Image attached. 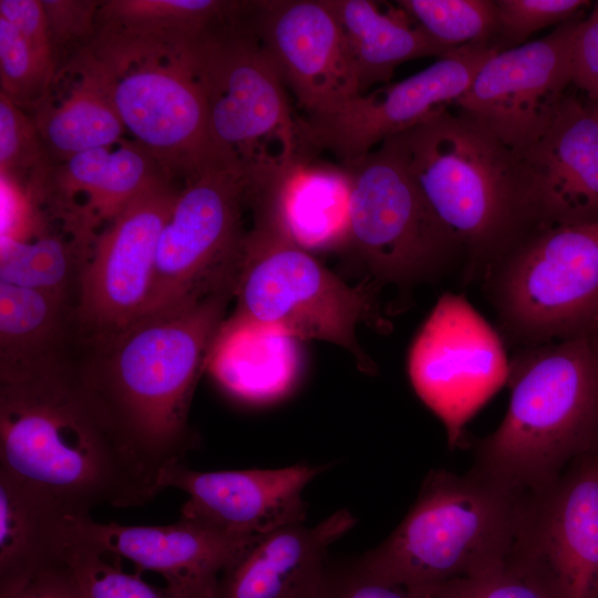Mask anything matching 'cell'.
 I'll list each match as a JSON object with an SVG mask.
<instances>
[{
	"mask_svg": "<svg viewBox=\"0 0 598 598\" xmlns=\"http://www.w3.org/2000/svg\"><path fill=\"white\" fill-rule=\"evenodd\" d=\"M0 468L81 516L143 505L159 492L82 373L64 367L1 381Z\"/></svg>",
	"mask_w": 598,
	"mask_h": 598,
	"instance_id": "1",
	"label": "cell"
},
{
	"mask_svg": "<svg viewBox=\"0 0 598 598\" xmlns=\"http://www.w3.org/2000/svg\"><path fill=\"white\" fill-rule=\"evenodd\" d=\"M235 286L138 318L99 341L105 362L81 371L156 484L196 443L188 425L190 402Z\"/></svg>",
	"mask_w": 598,
	"mask_h": 598,
	"instance_id": "2",
	"label": "cell"
},
{
	"mask_svg": "<svg viewBox=\"0 0 598 598\" xmlns=\"http://www.w3.org/2000/svg\"><path fill=\"white\" fill-rule=\"evenodd\" d=\"M385 142L460 243L466 280L542 228L524 159L464 111L445 109Z\"/></svg>",
	"mask_w": 598,
	"mask_h": 598,
	"instance_id": "3",
	"label": "cell"
},
{
	"mask_svg": "<svg viewBox=\"0 0 598 598\" xmlns=\"http://www.w3.org/2000/svg\"><path fill=\"white\" fill-rule=\"evenodd\" d=\"M522 351L509 361L505 416L477 443L474 468L528 495L598 452V337Z\"/></svg>",
	"mask_w": 598,
	"mask_h": 598,
	"instance_id": "4",
	"label": "cell"
},
{
	"mask_svg": "<svg viewBox=\"0 0 598 598\" xmlns=\"http://www.w3.org/2000/svg\"><path fill=\"white\" fill-rule=\"evenodd\" d=\"M524 496L475 468L431 471L399 526L352 567L406 589L491 569L508 558Z\"/></svg>",
	"mask_w": 598,
	"mask_h": 598,
	"instance_id": "5",
	"label": "cell"
},
{
	"mask_svg": "<svg viewBox=\"0 0 598 598\" xmlns=\"http://www.w3.org/2000/svg\"><path fill=\"white\" fill-rule=\"evenodd\" d=\"M203 90L216 155L265 182L301 152L282 76L257 33L252 2H237L184 45Z\"/></svg>",
	"mask_w": 598,
	"mask_h": 598,
	"instance_id": "6",
	"label": "cell"
},
{
	"mask_svg": "<svg viewBox=\"0 0 598 598\" xmlns=\"http://www.w3.org/2000/svg\"><path fill=\"white\" fill-rule=\"evenodd\" d=\"M184 45L99 32L80 52L76 66L162 167L189 175L220 158L210 143L206 100Z\"/></svg>",
	"mask_w": 598,
	"mask_h": 598,
	"instance_id": "7",
	"label": "cell"
},
{
	"mask_svg": "<svg viewBox=\"0 0 598 598\" xmlns=\"http://www.w3.org/2000/svg\"><path fill=\"white\" fill-rule=\"evenodd\" d=\"M483 280L512 342L528 348L598 337V224L542 227Z\"/></svg>",
	"mask_w": 598,
	"mask_h": 598,
	"instance_id": "8",
	"label": "cell"
},
{
	"mask_svg": "<svg viewBox=\"0 0 598 598\" xmlns=\"http://www.w3.org/2000/svg\"><path fill=\"white\" fill-rule=\"evenodd\" d=\"M234 297V315L300 341L338 344L352 353L361 370H374L355 336L357 326L374 317L373 297L347 285L262 220L254 218L245 235Z\"/></svg>",
	"mask_w": 598,
	"mask_h": 598,
	"instance_id": "9",
	"label": "cell"
},
{
	"mask_svg": "<svg viewBox=\"0 0 598 598\" xmlns=\"http://www.w3.org/2000/svg\"><path fill=\"white\" fill-rule=\"evenodd\" d=\"M187 178L158 239L143 316L193 303L238 277L246 235L241 214L251 205L252 178L219 159Z\"/></svg>",
	"mask_w": 598,
	"mask_h": 598,
	"instance_id": "10",
	"label": "cell"
},
{
	"mask_svg": "<svg viewBox=\"0 0 598 598\" xmlns=\"http://www.w3.org/2000/svg\"><path fill=\"white\" fill-rule=\"evenodd\" d=\"M342 165L352 182L348 249L378 280L410 285L464 262L460 243L388 142Z\"/></svg>",
	"mask_w": 598,
	"mask_h": 598,
	"instance_id": "11",
	"label": "cell"
},
{
	"mask_svg": "<svg viewBox=\"0 0 598 598\" xmlns=\"http://www.w3.org/2000/svg\"><path fill=\"white\" fill-rule=\"evenodd\" d=\"M411 384L454 445L466 421L509 374L504 342L462 295L441 296L408 355Z\"/></svg>",
	"mask_w": 598,
	"mask_h": 598,
	"instance_id": "12",
	"label": "cell"
},
{
	"mask_svg": "<svg viewBox=\"0 0 598 598\" xmlns=\"http://www.w3.org/2000/svg\"><path fill=\"white\" fill-rule=\"evenodd\" d=\"M506 563L550 598H598V452L524 496Z\"/></svg>",
	"mask_w": 598,
	"mask_h": 598,
	"instance_id": "13",
	"label": "cell"
},
{
	"mask_svg": "<svg viewBox=\"0 0 598 598\" xmlns=\"http://www.w3.org/2000/svg\"><path fill=\"white\" fill-rule=\"evenodd\" d=\"M496 52L487 44L455 48L426 69L358 95L331 113L298 118L302 148L330 153L340 164L359 158L448 109Z\"/></svg>",
	"mask_w": 598,
	"mask_h": 598,
	"instance_id": "14",
	"label": "cell"
},
{
	"mask_svg": "<svg viewBox=\"0 0 598 598\" xmlns=\"http://www.w3.org/2000/svg\"><path fill=\"white\" fill-rule=\"evenodd\" d=\"M177 193L157 178L94 239L79 276L76 317L95 342L126 329L148 302L157 244Z\"/></svg>",
	"mask_w": 598,
	"mask_h": 598,
	"instance_id": "15",
	"label": "cell"
},
{
	"mask_svg": "<svg viewBox=\"0 0 598 598\" xmlns=\"http://www.w3.org/2000/svg\"><path fill=\"white\" fill-rule=\"evenodd\" d=\"M580 19L494 53L454 105L522 155L547 131L573 84V44Z\"/></svg>",
	"mask_w": 598,
	"mask_h": 598,
	"instance_id": "16",
	"label": "cell"
},
{
	"mask_svg": "<svg viewBox=\"0 0 598 598\" xmlns=\"http://www.w3.org/2000/svg\"><path fill=\"white\" fill-rule=\"evenodd\" d=\"M255 28L307 115L360 95L341 25L326 0L254 1Z\"/></svg>",
	"mask_w": 598,
	"mask_h": 598,
	"instance_id": "17",
	"label": "cell"
},
{
	"mask_svg": "<svg viewBox=\"0 0 598 598\" xmlns=\"http://www.w3.org/2000/svg\"><path fill=\"white\" fill-rule=\"evenodd\" d=\"M326 465L295 464L280 468L200 472L178 462L158 477L159 491L177 488L188 498L181 517L227 534L259 538L301 524L307 506L306 486Z\"/></svg>",
	"mask_w": 598,
	"mask_h": 598,
	"instance_id": "18",
	"label": "cell"
},
{
	"mask_svg": "<svg viewBox=\"0 0 598 598\" xmlns=\"http://www.w3.org/2000/svg\"><path fill=\"white\" fill-rule=\"evenodd\" d=\"M75 536L103 554L159 575L184 598H215L220 576L258 539L183 517L164 526H127L83 516Z\"/></svg>",
	"mask_w": 598,
	"mask_h": 598,
	"instance_id": "19",
	"label": "cell"
},
{
	"mask_svg": "<svg viewBox=\"0 0 598 598\" xmlns=\"http://www.w3.org/2000/svg\"><path fill=\"white\" fill-rule=\"evenodd\" d=\"M522 158L540 227L598 224V114L567 94Z\"/></svg>",
	"mask_w": 598,
	"mask_h": 598,
	"instance_id": "20",
	"label": "cell"
},
{
	"mask_svg": "<svg viewBox=\"0 0 598 598\" xmlns=\"http://www.w3.org/2000/svg\"><path fill=\"white\" fill-rule=\"evenodd\" d=\"M352 182L342 164L300 152L276 176L256 186L254 218L274 227L287 240L311 252L348 248Z\"/></svg>",
	"mask_w": 598,
	"mask_h": 598,
	"instance_id": "21",
	"label": "cell"
},
{
	"mask_svg": "<svg viewBox=\"0 0 598 598\" xmlns=\"http://www.w3.org/2000/svg\"><path fill=\"white\" fill-rule=\"evenodd\" d=\"M355 523L340 509L315 526L295 524L258 538L220 576L215 598H322L328 549Z\"/></svg>",
	"mask_w": 598,
	"mask_h": 598,
	"instance_id": "22",
	"label": "cell"
},
{
	"mask_svg": "<svg viewBox=\"0 0 598 598\" xmlns=\"http://www.w3.org/2000/svg\"><path fill=\"white\" fill-rule=\"evenodd\" d=\"M299 342L280 329L233 315L215 334L205 367L234 396L250 403L274 402L298 381Z\"/></svg>",
	"mask_w": 598,
	"mask_h": 598,
	"instance_id": "23",
	"label": "cell"
},
{
	"mask_svg": "<svg viewBox=\"0 0 598 598\" xmlns=\"http://www.w3.org/2000/svg\"><path fill=\"white\" fill-rule=\"evenodd\" d=\"M80 517L49 491L0 468V586L64 563Z\"/></svg>",
	"mask_w": 598,
	"mask_h": 598,
	"instance_id": "24",
	"label": "cell"
},
{
	"mask_svg": "<svg viewBox=\"0 0 598 598\" xmlns=\"http://www.w3.org/2000/svg\"><path fill=\"white\" fill-rule=\"evenodd\" d=\"M326 1L343 31L360 95L386 83L405 61L440 59L453 50L433 40L398 4L383 11L369 0Z\"/></svg>",
	"mask_w": 598,
	"mask_h": 598,
	"instance_id": "25",
	"label": "cell"
},
{
	"mask_svg": "<svg viewBox=\"0 0 598 598\" xmlns=\"http://www.w3.org/2000/svg\"><path fill=\"white\" fill-rule=\"evenodd\" d=\"M65 296L0 280L1 381L62 367L54 362Z\"/></svg>",
	"mask_w": 598,
	"mask_h": 598,
	"instance_id": "26",
	"label": "cell"
},
{
	"mask_svg": "<svg viewBox=\"0 0 598 598\" xmlns=\"http://www.w3.org/2000/svg\"><path fill=\"white\" fill-rule=\"evenodd\" d=\"M155 158L142 146L121 141L120 146L101 147L66 159L58 174L65 195H86V223L111 221L143 189L159 178Z\"/></svg>",
	"mask_w": 598,
	"mask_h": 598,
	"instance_id": "27",
	"label": "cell"
},
{
	"mask_svg": "<svg viewBox=\"0 0 598 598\" xmlns=\"http://www.w3.org/2000/svg\"><path fill=\"white\" fill-rule=\"evenodd\" d=\"M61 97L47 96L35 110V126L49 151L65 162L86 151L111 147L125 130L117 113L83 74Z\"/></svg>",
	"mask_w": 598,
	"mask_h": 598,
	"instance_id": "28",
	"label": "cell"
},
{
	"mask_svg": "<svg viewBox=\"0 0 598 598\" xmlns=\"http://www.w3.org/2000/svg\"><path fill=\"white\" fill-rule=\"evenodd\" d=\"M236 2L112 0L100 4L99 32L166 45H184L227 14Z\"/></svg>",
	"mask_w": 598,
	"mask_h": 598,
	"instance_id": "29",
	"label": "cell"
},
{
	"mask_svg": "<svg viewBox=\"0 0 598 598\" xmlns=\"http://www.w3.org/2000/svg\"><path fill=\"white\" fill-rule=\"evenodd\" d=\"M396 4L446 48L487 44L497 51L499 19L495 0H399Z\"/></svg>",
	"mask_w": 598,
	"mask_h": 598,
	"instance_id": "30",
	"label": "cell"
},
{
	"mask_svg": "<svg viewBox=\"0 0 598 598\" xmlns=\"http://www.w3.org/2000/svg\"><path fill=\"white\" fill-rule=\"evenodd\" d=\"M69 252L70 249L53 237L28 243L1 236L0 280L65 296L72 269L75 265L82 269L75 259L84 265L82 257Z\"/></svg>",
	"mask_w": 598,
	"mask_h": 598,
	"instance_id": "31",
	"label": "cell"
},
{
	"mask_svg": "<svg viewBox=\"0 0 598 598\" xmlns=\"http://www.w3.org/2000/svg\"><path fill=\"white\" fill-rule=\"evenodd\" d=\"M55 66L52 58L38 51L0 17L1 93L20 109L35 111L51 91Z\"/></svg>",
	"mask_w": 598,
	"mask_h": 598,
	"instance_id": "32",
	"label": "cell"
},
{
	"mask_svg": "<svg viewBox=\"0 0 598 598\" xmlns=\"http://www.w3.org/2000/svg\"><path fill=\"white\" fill-rule=\"evenodd\" d=\"M80 598H184L168 587L154 586L125 571L110 556L81 543L76 536L65 554Z\"/></svg>",
	"mask_w": 598,
	"mask_h": 598,
	"instance_id": "33",
	"label": "cell"
},
{
	"mask_svg": "<svg viewBox=\"0 0 598 598\" xmlns=\"http://www.w3.org/2000/svg\"><path fill=\"white\" fill-rule=\"evenodd\" d=\"M495 3L499 19L497 52L524 44L536 31L574 19L590 4L584 0H495Z\"/></svg>",
	"mask_w": 598,
	"mask_h": 598,
	"instance_id": "34",
	"label": "cell"
},
{
	"mask_svg": "<svg viewBox=\"0 0 598 598\" xmlns=\"http://www.w3.org/2000/svg\"><path fill=\"white\" fill-rule=\"evenodd\" d=\"M412 590L422 598H550L506 561L475 575Z\"/></svg>",
	"mask_w": 598,
	"mask_h": 598,
	"instance_id": "35",
	"label": "cell"
},
{
	"mask_svg": "<svg viewBox=\"0 0 598 598\" xmlns=\"http://www.w3.org/2000/svg\"><path fill=\"white\" fill-rule=\"evenodd\" d=\"M41 142L34 121L0 93L1 175L12 178L35 169L42 161Z\"/></svg>",
	"mask_w": 598,
	"mask_h": 598,
	"instance_id": "36",
	"label": "cell"
},
{
	"mask_svg": "<svg viewBox=\"0 0 598 598\" xmlns=\"http://www.w3.org/2000/svg\"><path fill=\"white\" fill-rule=\"evenodd\" d=\"M53 55L56 47L93 40L100 4L95 1H42ZM55 61V60H54Z\"/></svg>",
	"mask_w": 598,
	"mask_h": 598,
	"instance_id": "37",
	"label": "cell"
},
{
	"mask_svg": "<svg viewBox=\"0 0 598 598\" xmlns=\"http://www.w3.org/2000/svg\"><path fill=\"white\" fill-rule=\"evenodd\" d=\"M573 85L598 102V3L579 21L573 44Z\"/></svg>",
	"mask_w": 598,
	"mask_h": 598,
	"instance_id": "38",
	"label": "cell"
},
{
	"mask_svg": "<svg viewBox=\"0 0 598 598\" xmlns=\"http://www.w3.org/2000/svg\"><path fill=\"white\" fill-rule=\"evenodd\" d=\"M0 598H80V594L73 573L64 561L0 586Z\"/></svg>",
	"mask_w": 598,
	"mask_h": 598,
	"instance_id": "39",
	"label": "cell"
},
{
	"mask_svg": "<svg viewBox=\"0 0 598 598\" xmlns=\"http://www.w3.org/2000/svg\"><path fill=\"white\" fill-rule=\"evenodd\" d=\"M0 17L10 22L38 51L54 60L42 1L1 0Z\"/></svg>",
	"mask_w": 598,
	"mask_h": 598,
	"instance_id": "40",
	"label": "cell"
},
{
	"mask_svg": "<svg viewBox=\"0 0 598 598\" xmlns=\"http://www.w3.org/2000/svg\"><path fill=\"white\" fill-rule=\"evenodd\" d=\"M322 598H422L412 589L391 586L371 579L353 567L344 571L329 574Z\"/></svg>",
	"mask_w": 598,
	"mask_h": 598,
	"instance_id": "41",
	"label": "cell"
},
{
	"mask_svg": "<svg viewBox=\"0 0 598 598\" xmlns=\"http://www.w3.org/2000/svg\"><path fill=\"white\" fill-rule=\"evenodd\" d=\"M588 104H589V105L592 107V110L598 114V102H596V103H588Z\"/></svg>",
	"mask_w": 598,
	"mask_h": 598,
	"instance_id": "42",
	"label": "cell"
}]
</instances>
